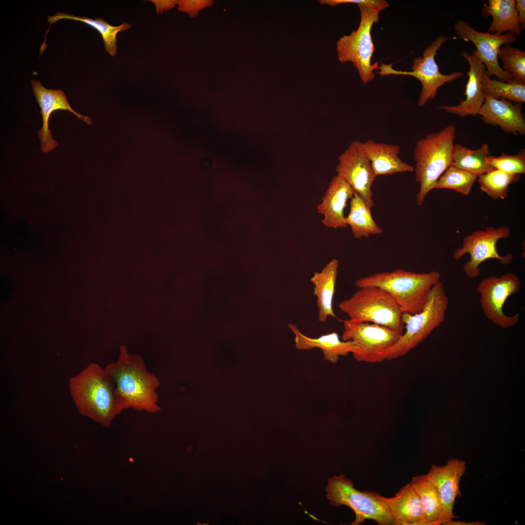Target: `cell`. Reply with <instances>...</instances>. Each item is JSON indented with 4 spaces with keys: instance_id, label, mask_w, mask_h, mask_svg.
<instances>
[{
    "instance_id": "cell-26",
    "label": "cell",
    "mask_w": 525,
    "mask_h": 525,
    "mask_svg": "<svg viewBox=\"0 0 525 525\" xmlns=\"http://www.w3.org/2000/svg\"><path fill=\"white\" fill-rule=\"evenodd\" d=\"M345 222L350 226L356 239L368 237L370 235H378L383 232L382 229L372 217L371 209L355 192L350 201V212L345 218Z\"/></svg>"
},
{
    "instance_id": "cell-21",
    "label": "cell",
    "mask_w": 525,
    "mask_h": 525,
    "mask_svg": "<svg viewBox=\"0 0 525 525\" xmlns=\"http://www.w3.org/2000/svg\"><path fill=\"white\" fill-rule=\"evenodd\" d=\"M288 326L295 336L297 349L306 350L314 348L320 349L323 352L324 360L331 363H336L340 356L352 353L355 350L352 341L342 340L337 332H333L317 338H312L302 333L296 325L289 323Z\"/></svg>"
},
{
    "instance_id": "cell-19",
    "label": "cell",
    "mask_w": 525,
    "mask_h": 525,
    "mask_svg": "<svg viewBox=\"0 0 525 525\" xmlns=\"http://www.w3.org/2000/svg\"><path fill=\"white\" fill-rule=\"evenodd\" d=\"M355 193L352 188L341 177L336 175L331 180L317 206V212L323 215L322 224L326 227L337 228H346L344 210L347 202Z\"/></svg>"
},
{
    "instance_id": "cell-29",
    "label": "cell",
    "mask_w": 525,
    "mask_h": 525,
    "mask_svg": "<svg viewBox=\"0 0 525 525\" xmlns=\"http://www.w3.org/2000/svg\"><path fill=\"white\" fill-rule=\"evenodd\" d=\"M520 174L494 170L478 176L481 190L491 199L504 200L508 196L510 185L519 181Z\"/></svg>"
},
{
    "instance_id": "cell-20",
    "label": "cell",
    "mask_w": 525,
    "mask_h": 525,
    "mask_svg": "<svg viewBox=\"0 0 525 525\" xmlns=\"http://www.w3.org/2000/svg\"><path fill=\"white\" fill-rule=\"evenodd\" d=\"M394 525H428L419 496L409 483L392 497L383 496Z\"/></svg>"
},
{
    "instance_id": "cell-10",
    "label": "cell",
    "mask_w": 525,
    "mask_h": 525,
    "mask_svg": "<svg viewBox=\"0 0 525 525\" xmlns=\"http://www.w3.org/2000/svg\"><path fill=\"white\" fill-rule=\"evenodd\" d=\"M447 39V37L440 35L437 37L423 51L422 56L413 60L412 70L410 71L396 70L391 64L381 63L378 67V72L381 76L394 75H406L415 77L420 81L421 89L418 99V105L424 106L427 102L434 99L438 89L446 83H452L462 77L463 72H454L449 74H443L439 70L435 57L442 44Z\"/></svg>"
},
{
    "instance_id": "cell-11",
    "label": "cell",
    "mask_w": 525,
    "mask_h": 525,
    "mask_svg": "<svg viewBox=\"0 0 525 525\" xmlns=\"http://www.w3.org/2000/svg\"><path fill=\"white\" fill-rule=\"evenodd\" d=\"M510 234V229L505 226L497 228L489 226L485 230L473 232L463 238L462 247L454 251L453 258L458 260L465 254H469L470 260L464 264L463 270L471 278L480 275L479 265L488 259H496L502 265H508L513 256L511 253L500 255L497 251V243L501 239L508 238Z\"/></svg>"
},
{
    "instance_id": "cell-24",
    "label": "cell",
    "mask_w": 525,
    "mask_h": 525,
    "mask_svg": "<svg viewBox=\"0 0 525 525\" xmlns=\"http://www.w3.org/2000/svg\"><path fill=\"white\" fill-rule=\"evenodd\" d=\"M482 15L491 16L492 22L489 28L491 34L502 35L511 32L516 36L521 33L515 0H489L484 3Z\"/></svg>"
},
{
    "instance_id": "cell-37",
    "label": "cell",
    "mask_w": 525,
    "mask_h": 525,
    "mask_svg": "<svg viewBox=\"0 0 525 525\" xmlns=\"http://www.w3.org/2000/svg\"><path fill=\"white\" fill-rule=\"evenodd\" d=\"M519 22L521 29H525V0H515Z\"/></svg>"
},
{
    "instance_id": "cell-35",
    "label": "cell",
    "mask_w": 525,
    "mask_h": 525,
    "mask_svg": "<svg viewBox=\"0 0 525 525\" xmlns=\"http://www.w3.org/2000/svg\"><path fill=\"white\" fill-rule=\"evenodd\" d=\"M211 0H179V11L185 12L194 18L198 12L205 7L212 4Z\"/></svg>"
},
{
    "instance_id": "cell-8",
    "label": "cell",
    "mask_w": 525,
    "mask_h": 525,
    "mask_svg": "<svg viewBox=\"0 0 525 525\" xmlns=\"http://www.w3.org/2000/svg\"><path fill=\"white\" fill-rule=\"evenodd\" d=\"M358 7L361 15L359 25L350 35L339 38L336 43V51L339 62H351L362 83L366 84L374 79L373 71L379 67V62L371 64L375 47L371 30L373 24L379 21L381 11L362 5Z\"/></svg>"
},
{
    "instance_id": "cell-2",
    "label": "cell",
    "mask_w": 525,
    "mask_h": 525,
    "mask_svg": "<svg viewBox=\"0 0 525 525\" xmlns=\"http://www.w3.org/2000/svg\"><path fill=\"white\" fill-rule=\"evenodd\" d=\"M69 389L78 412L105 427L124 410L113 382L97 364H89L72 377Z\"/></svg>"
},
{
    "instance_id": "cell-16",
    "label": "cell",
    "mask_w": 525,
    "mask_h": 525,
    "mask_svg": "<svg viewBox=\"0 0 525 525\" xmlns=\"http://www.w3.org/2000/svg\"><path fill=\"white\" fill-rule=\"evenodd\" d=\"M466 470L465 461L453 458L442 466L432 465L427 473L438 491L443 510L441 525L455 518V502L460 495L459 483Z\"/></svg>"
},
{
    "instance_id": "cell-5",
    "label": "cell",
    "mask_w": 525,
    "mask_h": 525,
    "mask_svg": "<svg viewBox=\"0 0 525 525\" xmlns=\"http://www.w3.org/2000/svg\"><path fill=\"white\" fill-rule=\"evenodd\" d=\"M448 304L443 284L439 280L433 286L421 311L413 315L402 313L405 331L389 350L386 360L405 356L422 342L444 321Z\"/></svg>"
},
{
    "instance_id": "cell-6",
    "label": "cell",
    "mask_w": 525,
    "mask_h": 525,
    "mask_svg": "<svg viewBox=\"0 0 525 525\" xmlns=\"http://www.w3.org/2000/svg\"><path fill=\"white\" fill-rule=\"evenodd\" d=\"M350 298L341 301L339 309L354 322H370L403 333L402 312L394 298L379 287L359 288Z\"/></svg>"
},
{
    "instance_id": "cell-28",
    "label": "cell",
    "mask_w": 525,
    "mask_h": 525,
    "mask_svg": "<svg viewBox=\"0 0 525 525\" xmlns=\"http://www.w3.org/2000/svg\"><path fill=\"white\" fill-rule=\"evenodd\" d=\"M62 19L79 21L96 30L102 35L106 52L111 56H114L117 53V35L118 33L127 30L131 27L130 24L126 22H123L121 25L114 26L110 25L101 18L93 19L85 17L76 16L60 12H57L54 16H49L48 21L50 23V26L52 24Z\"/></svg>"
},
{
    "instance_id": "cell-23",
    "label": "cell",
    "mask_w": 525,
    "mask_h": 525,
    "mask_svg": "<svg viewBox=\"0 0 525 525\" xmlns=\"http://www.w3.org/2000/svg\"><path fill=\"white\" fill-rule=\"evenodd\" d=\"M339 261L332 260L320 272H315L310 279L314 285V295L316 297L318 319L320 322L326 321L330 316L335 317L333 299L337 280Z\"/></svg>"
},
{
    "instance_id": "cell-27",
    "label": "cell",
    "mask_w": 525,
    "mask_h": 525,
    "mask_svg": "<svg viewBox=\"0 0 525 525\" xmlns=\"http://www.w3.org/2000/svg\"><path fill=\"white\" fill-rule=\"evenodd\" d=\"M490 154V147L487 143L477 149H470L456 143L454 145L451 165L478 177L495 170L488 161Z\"/></svg>"
},
{
    "instance_id": "cell-18",
    "label": "cell",
    "mask_w": 525,
    "mask_h": 525,
    "mask_svg": "<svg viewBox=\"0 0 525 525\" xmlns=\"http://www.w3.org/2000/svg\"><path fill=\"white\" fill-rule=\"evenodd\" d=\"M460 55L468 61L470 69L467 72L468 80L464 95L465 100L456 105H444L439 109L461 117L478 114L484 101L485 94L482 84V76L486 70L485 65L474 53L462 52Z\"/></svg>"
},
{
    "instance_id": "cell-3",
    "label": "cell",
    "mask_w": 525,
    "mask_h": 525,
    "mask_svg": "<svg viewBox=\"0 0 525 525\" xmlns=\"http://www.w3.org/2000/svg\"><path fill=\"white\" fill-rule=\"evenodd\" d=\"M440 278L439 272L416 273L398 269L376 273L357 280L358 288L379 287L394 298L402 313L413 315L421 311L433 286Z\"/></svg>"
},
{
    "instance_id": "cell-34",
    "label": "cell",
    "mask_w": 525,
    "mask_h": 525,
    "mask_svg": "<svg viewBox=\"0 0 525 525\" xmlns=\"http://www.w3.org/2000/svg\"><path fill=\"white\" fill-rule=\"evenodd\" d=\"M318 2L331 6L344 3H355L357 5L376 9L380 11L389 6L388 2L385 0H319Z\"/></svg>"
},
{
    "instance_id": "cell-31",
    "label": "cell",
    "mask_w": 525,
    "mask_h": 525,
    "mask_svg": "<svg viewBox=\"0 0 525 525\" xmlns=\"http://www.w3.org/2000/svg\"><path fill=\"white\" fill-rule=\"evenodd\" d=\"M477 176L454 166H450L438 179L433 187L449 189L469 195Z\"/></svg>"
},
{
    "instance_id": "cell-7",
    "label": "cell",
    "mask_w": 525,
    "mask_h": 525,
    "mask_svg": "<svg viewBox=\"0 0 525 525\" xmlns=\"http://www.w3.org/2000/svg\"><path fill=\"white\" fill-rule=\"evenodd\" d=\"M326 497L332 506H346L355 515L351 525H359L372 520L380 525L393 524V519L383 496L372 491H361L354 487L352 480L343 474L328 480Z\"/></svg>"
},
{
    "instance_id": "cell-17",
    "label": "cell",
    "mask_w": 525,
    "mask_h": 525,
    "mask_svg": "<svg viewBox=\"0 0 525 525\" xmlns=\"http://www.w3.org/2000/svg\"><path fill=\"white\" fill-rule=\"evenodd\" d=\"M478 115L485 123L499 126L507 133L514 135L525 134V119L521 104L485 95V101Z\"/></svg>"
},
{
    "instance_id": "cell-25",
    "label": "cell",
    "mask_w": 525,
    "mask_h": 525,
    "mask_svg": "<svg viewBox=\"0 0 525 525\" xmlns=\"http://www.w3.org/2000/svg\"><path fill=\"white\" fill-rule=\"evenodd\" d=\"M410 483L420 499L428 525H441L443 510L438 489L427 473L413 477Z\"/></svg>"
},
{
    "instance_id": "cell-4",
    "label": "cell",
    "mask_w": 525,
    "mask_h": 525,
    "mask_svg": "<svg viewBox=\"0 0 525 525\" xmlns=\"http://www.w3.org/2000/svg\"><path fill=\"white\" fill-rule=\"evenodd\" d=\"M456 127L448 125L439 131L428 134L416 143L414 153L415 178L420 188L416 195L421 206L435 183L452 164Z\"/></svg>"
},
{
    "instance_id": "cell-13",
    "label": "cell",
    "mask_w": 525,
    "mask_h": 525,
    "mask_svg": "<svg viewBox=\"0 0 525 525\" xmlns=\"http://www.w3.org/2000/svg\"><path fill=\"white\" fill-rule=\"evenodd\" d=\"M454 30L459 38L466 42L471 41L475 45L476 49L472 53L485 65V75L490 78L495 76L501 81H512L511 75L500 66L498 52L502 45L517 40L514 34L511 32L502 35L480 32L471 27L469 22L462 20L455 22Z\"/></svg>"
},
{
    "instance_id": "cell-30",
    "label": "cell",
    "mask_w": 525,
    "mask_h": 525,
    "mask_svg": "<svg viewBox=\"0 0 525 525\" xmlns=\"http://www.w3.org/2000/svg\"><path fill=\"white\" fill-rule=\"evenodd\" d=\"M482 84L485 95L494 99L501 98L515 103L524 104L525 102V84L514 81L506 82L492 79L484 73L482 76Z\"/></svg>"
},
{
    "instance_id": "cell-36",
    "label": "cell",
    "mask_w": 525,
    "mask_h": 525,
    "mask_svg": "<svg viewBox=\"0 0 525 525\" xmlns=\"http://www.w3.org/2000/svg\"><path fill=\"white\" fill-rule=\"evenodd\" d=\"M152 1L156 5V12L157 14L160 12H162L163 11H167L171 8H173L175 6L178 4L179 0H150Z\"/></svg>"
},
{
    "instance_id": "cell-15",
    "label": "cell",
    "mask_w": 525,
    "mask_h": 525,
    "mask_svg": "<svg viewBox=\"0 0 525 525\" xmlns=\"http://www.w3.org/2000/svg\"><path fill=\"white\" fill-rule=\"evenodd\" d=\"M31 84L33 95L40 106V113L42 116V126L37 132V135L40 140L41 150L44 153L49 152L58 145L57 141L52 138L49 128V118L53 111L57 110H67L88 125L91 124L90 117L83 116L71 108L64 92L61 89H47L42 85L40 81L36 80H32Z\"/></svg>"
},
{
    "instance_id": "cell-32",
    "label": "cell",
    "mask_w": 525,
    "mask_h": 525,
    "mask_svg": "<svg viewBox=\"0 0 525 525\" xmlns=\"http://www.w3.org/2000/svg\"><path fill=\"white\" fill-rule=\"evenodd\" d=\"M498 58L503 62L502 69L512 78V81L525 84V52L508 44L501 47Z\"/></svg>"
},
{
    "instance_id": "cell-9",
    "label": "cell",
    "mask_w": 525,
    "mask_h": 525,
    "mask_svg": "<svg viewBox=\"0 0 525 525\" xmlns=\"http://www.w3.org/2000/svg\"><path fill=\"white\" fill-rule=\"evenodd\" d=\"M344 330L341 339L352 341L354 359L360 362L381 363L386 360L389 350L402 334L387 327L370 322L342 321Z\"/></svg>"
},
{
    "instance_id": "cell-22",
    "label": "cell",
    "mask_w": 525,
    "mask_h": 525,
    "mask_svg": "<svg viewBox=\"0 0 525 525\" xmlns=\"http://www.w3.org/2000/svg\"><path fill=\"white\" fill-rule=\"evenodd\" d=\"M363 144L376 176L414 171L413 166L399 158V145L376 142L370 139Z\"/></svg>"
},
{
    "instance_id": "cell-38",
    "label": "cell",
    "mask_w": 525,
    "mask_h": 525,
    "mask_svg": "<svg viewBox=\"0 0 525 525\" xmlns=\"http://www.w3.org/2000/svg\"><path fill=\"white\" fill-rule=\"evenodd\" d=\"M445 525H484L485 523L478 521L464 522L460 521H454L451 520L447 522Z\"/></svg>"
},
{
    "instance_id": "cell-14",
    "label": "cell",
    "mask_w": 525,
    "mask_h": 525,
    "mask_svg": "<svg viewBox=\"0 0 525 525\" xmlns=\"http://www.w3.org/2000/svg\"><path fill=\"white\" fill-rule=\"evenodd\" d=\"M338 159L337 175L344 179L371 209L374 206L371 186L376 176L363 142H351Z\"/></svg>"
},
{
    "instance_id": "cell-1",
    "label": "cell",
    "mask_w": 525,
    "mask_h": 525,
    "mask_svg": "<svg viewBox=\"0 0 525 525\" xmlns=\"http://www.w3.org/2000/svg\"><path fill=\"white\" fill-rule=\"evenodd\" d=\"M104 369L113 383L123 410L132 408L151 413L160 411L157 392L159 380L148 371L140 356L128 353L126 348L122 346L118 360Z\"/></svg>"
},
{
    "instance_id": "cell-33",
    "label": "cell",
    "mask_w": 525,
    "mask_h": 525,
    "mask_svg": "<svg viewBox=\"0 0 525 525\" xmlns=\"http://www.w3.org/2000/svg\"><path fill=\"white\" fill-rule=\"evenodd\" d=\"M489 163L496 170L506 172L525 174V150L521 149L517 154L510 155L502 153L498 157L489 155L488 157Z\"/></svg>"
},
{
    "instance_id": "cell-12",
    "label": "cell",
    "mask_w": 525,
    "mask_h": 525,
    "mask_svg": "<svg viewBox=\"0 0 525 525\" xmlns=\"http://www.w3.org/2000/svg\"><path fill=\"white\" fill-rule=\"evenodd\" d=\"M521 286L520 279L511 272L500 277L490 276L481 280L476 291L479 294L481 309L487 318L503 329L515 325L519 321V314L508 315L504 313L503 307L508 298L517 293Z\"/></svg>"
}]
</instances>
